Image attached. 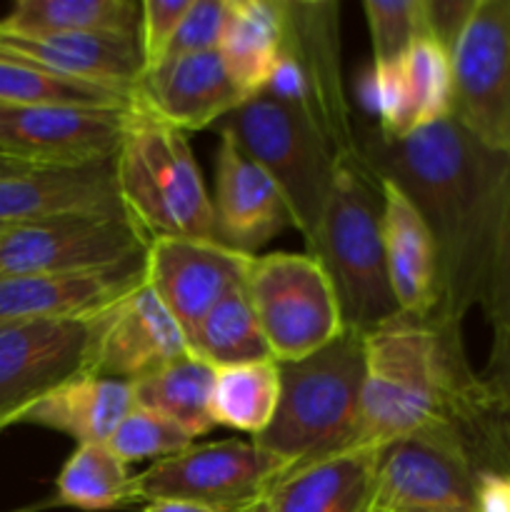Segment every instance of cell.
I'll list each match as a JSON object with an SVG mask.
<instances>
[{"mask_svg":"<svg viewBox=\"0 0 510 512\" xmlns=\"http://www.w3.org/2000/svg\"><path fill=\"white\" fill-rule=\"evenodd\" d=\"M480 308H483L485 318L493 328V335H508L510 338V215L508 223H505L503 238H500L493 270H490L488 293H485Z\"/></svg>","mask_w":510,"mask_h":512,"instance_id":"cell-37","label":"cell"},{"mask_svg":"<svg viewBox=\"0 0 510 512\" xmlns=\"http://www.w3.org/2000/svg\"><path fill=\"white\" fill-rule=\"evenodd\" d=\"M285 463L243 440L190 445L133 475L135 503L185 500L213 512H248L285 478Z\"/></svg>","mask_w":510,"mask_h":512,"instance_id":"cell-9","label":"cell"},{"mask_svg":"<svg viewBox=\"0 0 510 512\" xmlns=\"http://www.w3.org/2000/svg\"><path fill=\"white\" fill-rule=\"evenodd\" d=\"M450 118L510 153V0H478L450 53Z\"/></svg>","mask_w":510,"mask_h":512,"instance_id":"cell-11","label":"cell"},{"mask_svg":"<svg viewBox=\"0 0 510 512\" xmlns=\"http://www.w3.org/2000/svg\"><path fill=\"white\" fill-rule=\"evenodd\" d=\"M478 0H423L425 28L428 35L445 50L453 53L465 23L473 15Z\"/></svg>","mask_w":510,"mask_h":512,"instance_id":"cell-38","label":"cell"},{"mask_svg":"<svg viewBox=\"0 0 510 512\" xmlns=\"http://www.w3.org/2000/svg\"><path fill=\"white\" fill-rule=\"evenodd\" d=\"M475 512H510V470H475Z\"/></svg>","mask_w":510,"mask_h":512,"instance_id":"cell-39","label":"cell"},{"mask_svg":"<svg viewBox=\"0 0 510 512\" xmlns=\"http://www.w3.org/2000/svg\"><path fill=\"white\" fill-rule=\"evenodd\" d=\"M188 353L178 320L143 283L88 320L83 375L130 385Z\"/></svg>","mask_w":510,"mask_h":512,"instance_id":"cell-14","label":"cell"},{"mask_svg":"<svg viewBox=\"0 0 510 512\" xmlns=\"http://www.w3.org/2000/svg\"><path fill=\"white\" fill-rule=\"evenodd\" d=\"M190 445H193V438L180 425L163 415L138 408V405L120 420V425L108 438V448L125 465L138 463V460L158 463V460L183 453Z\"/></svg>","mask_w":510,"mask_h":512,"instance_id":"cell-34","label":"cell"},{"mask_svg":"<svg viewBox=\"0 0 510 512\" xmlns=\"http://www.w3.org/2000/svg\"><path fill=\"white\" fill-rule=\"evenodd\" d=\"M225 5L228 0H193L160 63L218 50L225 25Z\"/></svg>","mask_w":510,"mask_h":512,"instance_id":"cell-35","label":"cell"},{"mask_svg":"<svg viewBox=\"0 0 510 512\" xmlns=\"http://www.w3.org/2000/svg\"><path fill=\"white\" fill-rule=\"evenodd\" d=\"M0 230H3V228H0Z\"/></svg>","mask_w":510,"mask_h":512,"instance_id":"cell-44","label":"cell"},{"mask_svg":"<svg viewBox=\"0 0 510 512\" xmlns=\"http://www.w3.org/2000/svg\"><path fill=\"white\" fill-rule=\"evenodd\" d=\"M148 243L125 208L8 225L0 230V278L105 268L145 255Z\"/></svg>","mask_w":510,"mask_h":512,"instance_id":"cell-10","label":"cell"},{"mask_svg":"<svg viewBox=\"0 0 510 512\" xmlns=\"http://www.w3.org/2000/svg\"><path fill=\"white\" fill-rule=\"evenodd\" d=\"M483 380L490 385L500 403L510 410V338L508 335H493L490 360L485 365Z\"/></svg>","mask_w":510,"mask_h":512,"instance_id":"cell-40","label":"cell"},{"mask_svg":"<svg viewBox=\"0 0 510 512\" xmlns=\"http://www.w3.org/2000/svg\"><path fill=\"white\" fill-rule=\"evenodd\" d=\"M363 393L353 450H380L440 430L478 383L463 325L395 313L363 335Z\"/></svg>","mask_w":510,"mask_h":512,"instance_id":"cell-2","label":"cell"},{"mask_svg":"<svg viewBox=\"0 0 510 512\" xmlns=\"http://www.w3.org/2000/svg\"><path fill=\"white\" fill-rule=\"evenodd\" d=\"M215 160V238L228 248L255 255V250L293 225L288 200L275 180L228 138H220Z\"/></svg>","mask_w":510,"mask_h":512,"instance_id":"cell-20","label":"cell"},{"mask_svg":"<svg viewBox=\"0 0 510 512\" xmlns=\"http://www.w3.org/2000/svg\"><path fill=\"white\" fill-rule=\"evenodd\" d=\"M0 105H80L133 108V93L48 73L38 65L0 55Z\"/></svg>","mask_w":510,"mask_h":512,"instance_id":"cell-31","label":"cell"},{"mask_svg":"<svg viewBox=\"0 0 510 512\" xmlns=\"http://www.w3.org/2000/svg\"><path fill=\"white\" fill-rule=\"evenodd\" d=\"M260 93L303 115L338 160L358 155L340 63V5L283 0V45Z\"/></svg>","mask_w":510,"mask_h":512,"instance_id":"cell-6","label":"cell"},{"mask_svg":"<svg viewBox=\"0 0 510 512\" xmlns=\"http://www.w3.org/2000/svg\"><path fill=\"white\" fill-rule=\"evenodd\" d=\"M0 55L38 65L48 73L133 93L143 75L138 35L63 33L8 35L0 33Z\"/></svg>","mask_w":510,"mask_h":512,"instance_id":"cell-22","label":"cell"},{"mask_svg":"<svg viewBox=\"0 0 510 512\" xmlns=\"http://www.w3.org/2000/svg\"><path fill=\"white\" fill-rule=\"evenodd\" d=\"M23 163H28V160H20V158H13V155L0 153V175L10 173V170H15V168H20Z\"/></svg>","mask_w":510,"mask_h":512,"instance_id":"cell-42","label":"cell"},{"mask_svg":"<svg viewBox=\"0 0 510 512\" xmlns=\"http://www.w3.org/2000/svg\"><path fill=\"white\" fill-rule=\"evenodd\" d=\"M373 495L383 512H475V470L443 440L413 435L378 450Z\"/></svg>","mask_w":510,"mask_h":512,"instance_id":"cell-16","label":"cell"},{"mask_svg":"<svg viewBox=\"0 0 510 512\" xmlns=\"http://www.w3.org/2000/svg\"><path fill=\"white\" fill-rule=\"evenodd\" d=\"M188 345L195 358L215 370L273 360L245 285L230 290L208 310V315L188 338Z\"/></svg>","mask_w":510,"mask_h":512,"instance_id":"cell-29","label":"cell"},{"mask_svg":"<svg viewBox=\"0 0 510 512\" xmlns=\"http://www.w3.org/2000/svg\"><path fill=\"white\" fill-rule=\"evenodd\" d=\"M145 283V255L78 273L0 278V323L93 320Z\"/></svg>","mask_w":510,"mask_h":512,"instance_id":"cell-17","label":"cell"},{"mask_svg":"<svg viewBox=\"0 0 510 512\" xmlns=\"http://www.w3.org/2000/svg\"><path fill=\"white\" fill-rule=\"evenodd\" d=\"M383 185V245L390 290L400 313L430 318L443 305L440 258L428 225L390 180Z\"/></svg>","mask_w":510,"mask_h":512,"instance_id":"cell-23","label":"cell"},{"mask_svg":"<svg viewBox=\"0 0 510 512\" xmlns=\"http://www.w3.org/2000/svg\"><path fill=\"white\" fill-rule=\"evenodd\" d=\"M355 140L365 165L403 190L428 225L443 280L438 318L463 325L483 305L508 223L510 153L488 148L453 118L400 140L358 123Z\"/></svg>","mask_w":510,"mask_h":512,"instance_id":"cell-1","label":"cell"},{"mask_svg":"<svg viewBox=\"0 0 510 512\" xmlns=\"http://www.w3.org/2000/svg\"><path fill=\"white\" fill-rule=\"evenodd\" d=\"M378 450H355L290 473L270 490L275 512H383L373 495Z\"/></svg>","mask_w":510,"mask_h":512,"instance_id":"cell-24","label":"cell"},{"mask_svg":"<svg viewBox=\"0 0 510 512\" xmlns=\"http://www.w3.org/2000/svg\"><path fill=\"white\" fill-rule=\"evenodd\" d=\"M215 130L258 163L288 200L293 228L308 243L318 228L338 158L313 125L270 95L255 93Z\"/></svg>","mask_w":510,"mask_h":512,"instance_id":"cell-7","label":"cell"},{"mask_svg":"<svg viewBox=\"0 0 510 512\" xmlns=\"http://www.w3.org/2000/svg\"><path fill=\"white\" fill-rule=\"evenodd\" d=\"M133 108L0 105V153L38 165L108 163Z\"/></svg>","mask_w":510,"mask_h":512,"instance_id":"cell-12","label":"cell"},{"mask_svg":"<svg viewBox=\"0 0 510 512\" xmlns=\"http://www.w3.org/2000/svg\"><path fill=\"white\" fill-rule=\"evenodd\" d=\"M248 512H275V510H273V505H270V498H265V500H260L255 508H250Z\"/></svg>","mask_w":510,"mask_h":512,"instance_id":"cell-43","label":"cell"},{"mask_svg":"<svg viewBox=\"0 0 510 512\" xmlns=\"http://www.w3.org/2000/svg\"><path fill=\"white\" fill-rule=\"evenodd\" d=\"M370 85L383 138H408L450 118V55L430 35L415 40L398 65L373 70Z\"/></svg>","mask_w":510,"mask_h":512,"instance_id":"cell-21","label":"cell"},{"mask_svg":"<svg viewBox=\"0 0 510 512\" xmlns=\"http://www.w3.org/2000/svg\"><path fill=\"white\" fill-rule=\"evenodd\" d=\"M363 13L373 43V70L398 65L415 40L428 35L423 0H368Z\"/></svg>","mask_w":510,"mask_h":512,"instance_id":"cell-33","label":"cell"},{"mask_svg":"<svg viewBox=\"0 0 510 512\" xmlns=\"http://www.w3.org/2000/svg\"><path fill=\"white\" fill-rule=\"evenodd\" d=\"M283 45V0H228L218 53L245 95L265 88Z\"/></svg>","mask_w":510,"mask_h":512,"instance_id":"cell-26","label":"cell"},{"mask_svg":"<svg viewBox=\"0 0 510 512\" xmlns=\"http://www.w3.org/2000/svg\"><path fill=\"white\" fill-rule=\"evenodd\" d=\"M85 320L0 323V430L20 423L60 385L83 375Z\"/></svg>","mask_w":510,"mask_h":512,"instance_id":"cell-13","label":"cell"},{"mask_svg":"<svg viewBox=\"0 0 510 512\" xmlns=\"http://www.w3.org/2000/svg\"><path fill=\"white\" fill-rule=\"evenodd\" d=\"M213 385L215 368L188 353L130 383V388H133V400L138 408L173 420L195 440L215 428L213 413H210Z\"/></svg>","mask_w":510,"mask_h":512,"instance_id":"cell-27","label":"cell"},{"mask_svg":"<svg viewBox=\"0 0 510 512\" xmlns=\"http://www.w3.org/2000/svg\"><path fill=\"white\" fill-rule=\"evenodd\" d=\"M278 365V410L253 443L283 460L285 475L350 453L363 393V335L345 330L318 353Z\"/></svg>","mask_w":510,"mask_h":512,"instance_id":"cell-3","label":"cell"},{"mask_svg":"<svg viewBox=\"0 0 510 512\" xmlns=\"http://www.w3.org/2000/svg\"><path fill=\"white\" fill-rule=\"evenodd\" d=\"M123 208L115 160L90 165L23 163L0 175V228L70 213Z\"/></svg>","mask_w":510,"mask_h":512,"instance_id":"cell-19","label":"cell"},{"mask_svg":"<svg viewBox=\"0 0 510 512\" xmlns=\"http://www.w3.org/2000/svg\"><path fill=\"white\" fill-rule=\"evenodd\" d=\"M193 0H145L140 3V50L145 70L165 58L170 40ZM143 70V73H145Z\"/></svg>","mask_w":510,"mask_h":512,"instance_id":"cell-36","label":"cell"},{"mask_svg":"<svg viewBox=\"0 0 510 512\" xmlns=\"http://www.w3.org/2000/svg\"><path fill=\"white\" fill-rule=\"evenodd\" d=\"M8 35L115 33L140 38V3L133 0H18L0 20Z\"/></svg>","mask_w":510,"mask_h":512,"instance_id":"cell-28","label":"cell"},{"mask_svg":"<svg viewBox=\"0 0 510 512\" xmlns=\"http://www.w3.org/2000/svg\"><path fill=\"white\" fill-rule=\"evenodd\" d=\"M58 503L78 510H115L135 505L133 475L108 443L78 445L55 480Z\"/></svg>","mask_w":510,"mask_h":512,"instance_id":"cell-32","label":"cell"},{"mask_svg":"<svg viewBox=\"0 0 510 512\" xmlns=\"http://www.w3.org/2000/svg\"><path fill=\"white\" fill-rule=\"evenodd\" d=\"M143 512H213L203 505L185 503V500H155V503L145 505Z\"/></svg>","mask_w":510,"mask_h":512,"instance_id":"cell-41","label":"cell"},{"mask_svg":"<svg viewBox=\"0 0 510 512\" xmlns=\"http://www.w3.org/2000/svg\"><path fill=\"white\" fill-rule=\"evenodd\" d=\"M280 400V365L275 360L215 370L210 413L215 425L255 435L273 420Z\"/></svg>","mask_w":510,"mask_h":512,"instance_id":"cell-30","label":"cell"},{"mask_svg":"<svg viewBox=\"0 0 510 512\" xmlns=\"http://www.w3.org/2000/svg\"><path fill=\"white\" fill-rule=\"evenodd\" d=\"M115 180L125 213L148 240H218L213 198L205 190L188 135L135 105L115 155Z\"/></svg>","mask_w":510,"mask_h":512,"instance_id":"cell-5","label":"cell"},{"mask_svg":"<svg viewBox=\"0 0 510 512\" xmlns=\"http://www.w3.org/2000/svg\"><path fill=\"white\" fill-rule=\"evenodd\" d=\"M250 260L218 240L155 238L145 253V285L190 338L223 295L245 285Z\"/></svg>","mask_w":510,"mask_h":512,"instance_id":"cell-15","label":"cell"},{"mask_svg":"<svg viewBox=\"0 0 510 512\" xmlns=\"http://www.w3.org/2000/svg\"><path fill=\"white\" fill-rule=\"evenodd\" d=\"M133 408V388L128 383L78 375L30 408L20 423L58 430L78 445H93L108 443Z\"/></svg>","mask_w":510,"mask_h":512,"instance_id":"cell-25","label":"cell"},{"mask_svg":"<svg viewBox=\"0 0 510 512\" xmlns=\"http://www.w3.org/2000/svg\"><path fill=\"white\" fill-rule=\"evenodd\" d=\"M305 248L333 283L345 330L365 335L398 313L385 268L383 185L360 153L335 165L318 228Z\"/></svg>","mask_w":510,"mask_h":512,"instance_id":"cell-4","label":"cell"},{"mask_svg":"<svg viewBox=\"0 0 510 512\" xmlns=\"http://www.w3.org/2000/svg\"><path fill=\"white\" fill-rule=\"evenodd\" d=\"M245 293L275 363L308 358L345 333L338 295L313 255H253Z\"/></svg>","mask_w":510,"mask_h":512,"instance_id":"cell-8","label":"cell"},{"mask_svg":"<svg viewBox=\"0 0 510 512\" xmlns=\"http://www.w3.org/2000/svg\"><path fill=\"white\" fill-rule=\"evenodd\" d=\"M245 100L218 50L165 60L145 70L133 88L135 108L183 133L215 128Z\"/></svg>","mask_w":510,"mask_h":512,"instance_id":"cell-18","label":"cell"}]
</instances>
